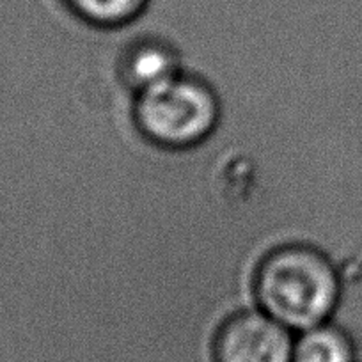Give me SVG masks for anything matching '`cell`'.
I'll return each mask as SVG.
<instances>
[{"instance_id": "1", "label": "cell", "mask_w": 362, "mask_h": 362, "mask_svg": "<svg viewBox=\"0 0 362 362\" xmlns=\"http://www.w3.org/2000/svg\"><path fill=\"white\" fill-rule=\"evenodd\" d=\"M339 297V270L308 243L276 247L257 268V305L295 334L330 322Z\"/></svg>"}, {"instance_id": "2", "label": "cell", "mask_w": 362, "mask_h": 362, "mask_svg": "<svg viewBox=\"0 0 362 362\" xmlns=\"http://www.w3.org/2000/svg\"><path fill=\"white\" fill-rule=\"evenodd\" d=\"M221 119V102L206 80L181 71L135 96V121L155 144L187 149L206 141Z\"/></svg>"}, {"instance_id": "3", "label": "cell", "mask_w": 362, "mask_h": 362, "mask_svg": "<svg viewBox=\"0 0 362 362\" xmlns=\"http://www.w3.org/2000/svg\"><path fill=\"white\" fill-rule=\"evenodd\" d=\"M295 332L261 308L222 322L211 341V362H291Z\"/></svg>"}, {"instance_id": "4", "label": "cell", "mask_w": 362, "mask_h": 362, "mask_svg": "<svg viewBox=\"0 0 362 362\" xmlns=\"http://www.w3.org/2000/svg\"><path fill=\"white\" fill-rule=\"evenodd\" d=\"M176 48L165 40L146 36L137 22L130 23V36L121 54V75L135 95L181 73Z\"/></svg>"}, {"instance_id": "5", "label": "cell", "mask_w": 362, "mask_h": 362, "mask_svg": "<svg viewBox=\"0 0 362 362\" xmlns=\"http://www.w3.org/2000/svg\"><path fill=\"white\" fill-rule=\"evenodd\" d=\"M291 362H361L354 336L336 322L295 334Z\"/></svg>"}, {"instance_id": "6", "label": "cell", "mask_w": 362, "mask_h": 362, "mask_svg": "<svg viewBox=\"0 0 362 362\" xmlns=\"http://www.w3.org/2000/svg\"><path fill=\"white\" fill-rule=\"evenodd\" d=\"M75 15L98 27H123L135 22L149 0H64Z\"/></svg>"}]
</instances>
